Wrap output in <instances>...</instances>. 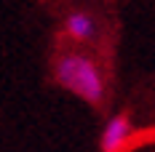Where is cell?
I'll use <instances>...</instances> for the list:
<instances>
[{
    "mask_svg": "<svg viewBox=\"0 0 155 152\" xmlns=\"http://www.w3.org/2000/svg\"><path fill=\"white\" fill-rule=\"evenodd\" d=\"M64 35L75 43H94L99 35V24L88 11H70L64 16Z\"/></svg>",
    "mask_w": 155,
    "mask_h": 152,
    "instance_id": "obj_2",
    "label": "cell"
},
{
    "mask_svg": "<svg viewBox=\"0 0 155 152\" xmlns=\"http://www.w3.org/2000/svg\"><path fill=\"white\" fill-rule=\"evenodd\" d=\"M54 80L64 91L80 96L91 107H102V102H104L107 83H104V75H102L99 64L88 53H80V51L62 53L54 61Z\"/></svg>",
    "mask_w": 155,
    "mask_h": 152,
    "instance_id": "obj_1",
    "label": "cell"
},
{
    "mask_svg": "<svg viewBox=\"0 0 155 152\" xmlns=\"http://www.w3.org/2000/svg\"><path fill=\"white\" fill-rule=\"evenodd\" d=\"M131 136V118L126 112H118L115 118H110L104 131H102V139H99V147L102 152H118Z\"/></svg>",
    "mask_w": 155,
    "mask_h": 152,
    "instance_id": "obj_3",
    "label": "cell"
}]
</instances>
